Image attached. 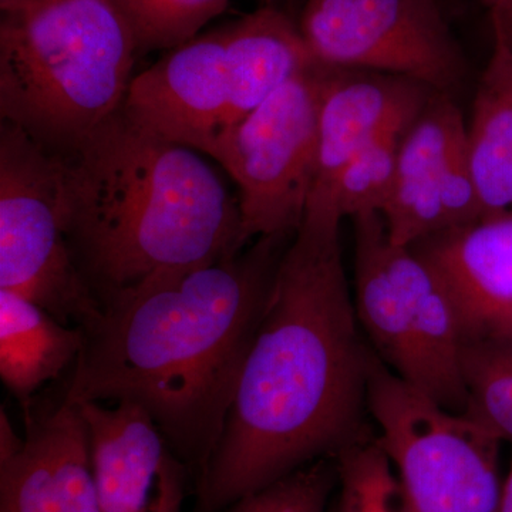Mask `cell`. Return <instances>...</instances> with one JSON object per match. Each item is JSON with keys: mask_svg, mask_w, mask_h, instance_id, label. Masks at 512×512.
<instances>
[{"mask_svg": "<svg viewBox=\"0 0 512 512\" xmlns=\"http://www.w3.org/2000/svg\"><path fill=\"white\" fill-rule=\"evenodd\" d=\"M342 214L309 200L286 247L220 443L195 484V512H221L365 439L375 352L350 291Z\"/></svg>", "mask_w": 512, "mask_h": 512, "instance_id": "obj_1", "label": "cell"}, {"mask_svg": "<svg viewBox=\"0 0 512 512\" xmlns=\"http://www.w3.org/2000/svg\"><path fill=\"white\" fill-rule=\"evenodd\" d=\"M288 235L103 306L82 329L64 399L128 402L148 416L197 484L224 431Z\"/></svg>", "mask_w": 512, "mask_h": 512, "instance_id": "obj_2", "label": "cell"}, {"mask_svg": "<svg viewBox=\"0 0 512 512\" xmlns=\"http://www.w3.org/2000/svg\"><path fill=\"white\" fill-rule=\"evenodd\" d=\"M59 158L67 237L101 306L244 249L241 208L211 165L123 106Z\"/></svg>", "mask_w": 512, "mask_h": 512, "instance_id": "obj_3", "label": "cell"}, {"mask_svg": "<svg viewBox=\"0 0 512 512\" xmlns=\"http://www.w3.org/2000/svg\"><path fill=\"white\" fill-rule=\"evenodd\" d=\"M136 56L113 0H0V117L64 156L123 106Z\"/></svg>", "mask_w": 512, "mask_h": 512, "instance_id": "obj_4", "label": "cell"}, {"mask_svg": "<svg viewBox=\"0 0 512 512\" xmlns=\"http://www.w3.org/2000/svg\"><path fill=\"white\" fill-rule=\"evenodd\" d=\"M367 412L413 512H500L501 440L483 423L441 406L376 355Z\"/></svg>", "mask_w": 512, "mask_h": 512, "instance_id": "obj_5", "label": "cell"}, {"mask_svg": "<svg viewBox=\"0 0 512 512\" xmlns=\"http://www.w3.org/2000/svg\"><path fill=\"white\" fill-rule=\"evenodd\" d=\"M0 289L77 328L92 325L103 312L67 237L59 156L5 120L0 123Z\"/></svg>", "mask_w": 512, "mask_h": 512, "instance_id": "obj_6", "label": "cell"}, {"mask_svg": "<svg viewBox=\"0 0 512 512\" xmlns=\"http://www.w3.org/2000/svg\"><path fill=\"white\" fill-rule=\"evenodd\" d=\"M355 237L353 302L380 360L423 393L456 363L460 328L446 291L412 248L390 241L383 215L350 218Z\"/></svg>", "mask_w": 512, "mask_h": 512, "instance_id": "obj_7", "label": "cell"}, {"mask_svg": "<svg viewBox=\"0 0 512 512\" xmlns=\"http://www.w3.org/2000/svg\"><path fill=\"white\" fill-rule=\"evenodd\" d=\"M333 69L296 74L232 128L220 164L241 190V244L292 237L305 218L318 170L319 113Z\"/></svg>", "mask_w": 512, "mask_h": 512, "instance_id": "obj_8", "label": "cell"}, {"mask_svg": "<svg viewBox=\"0 0 512 512\" xmlns=\"http://www.w3.org/2000/svg\"><path fill=\"white\" fill-rule=\"evenodd\" d=\"M299 29L330 69L394 74L450 96L467 77L436 0H308Z\"/></svg>", "mask_w": 512, "mask_h": 512, "instance_id": "obj_9", "label": "cell"}, {"mask_svg": "<svg viewBox=\"0 0 512 512\" xmlns=\"http://www.w3.org/2000/svg\"><path fill=\"white\" fill-rule=\"evenodd\" d=\"M382 215L390 241L399 247L483 220L467 124L450 94L434 93L404 133L392 198Z\"/></svg>", "mask_w": 512, "mask_h": 512, "instance_id": "obj_10", "label": "cell"}, {"mask_svg": "<svg viewBox=\"0 0 512 512\" xmlns=\"http://www.w3.org/2000/svg\"><path fill=\"white\" fill-rule=\"evenodd\" d=\"M227 26L170 50L131 80L123 109L170 143L220 163L228 119Z\"/></svg>", "mask_w": 512, "mask_h": 512, "instance_id": "obj_11", "label": "cell"}, {"mask_svg": "<svg viewBox=\"0 0 512 512\" xmlns=\"http://www.w3.org/2000/svg\"><path fill=\"white\" fill-rule=\"evenodd\" d=\"M79 404L87 423L100 512H184L190 468L146 410Z\"/></svg>", "mask_w": 512, "mask_h": 512, "instance_id": "obj_12", "label": "cell"}, {"mask_svg": "<svg viewBox=\"0 0 512 512\" xmlns=\"http://www.w3.org/2000/svg\"><path fill=\"white\" fill-rule=\"evenodd\" d=\"M409 248L446 291L464 345L512 340V212L443 229Z\"/></svg>", "mask_w": 512, "mask_h": 512, "instance_id": "obj_13", "label": "cell"}, {"mask_svg": "<svg viewBox=\"0 0 512 512\" xmlns=\"http://www.w3.org/2000/svg\"><path fill=\"white\" fill-rule=\"evenodd\" d=\"M0 512H100L79 404L28 417L22 446L0 460Z\"/></svg>", "mask_w": 512, "mask_h": 512, "instance_id": "obj_14", "label": "cell"}, {"mask_svg": "<svg viewBox=\"0 0 512 512\" xmlns=\"http://www.w3.org/2000/svg\"><path fill=\"white\" fill-rule=\"evenodd\" d=\"M434 93L394 74L333 69L320 106L318 170L311 197H325L360 150L390 131L409 127Z\"/></svg>", "mask_w": 512, "mask_h": 512, "instance_id": "obj_15", "label": "cell"}, {"mask_svg": "<svg viewBox=\"0 0 512 512\" xmlns=\"http://www.w3.org/2000/svg\"><path fill=\"white\" fill-rule=\"evenodd\" d=\"M316 64L299 26L272 6L228 25L227 134L292 77Z\"/></svg>", "mask_w": 512, "mask_h": 512, "instance_id": "obj_16", "label": "cell"}, {"mask_svg": "<svg viewBox=\"0 0 512 512\" xmlns=\"http://www.w3.org/2000/svg\"><path fill=\"white\" fill-rule=\"evenodd\" d=\"M83 343L82 328L0 289V379L25 409L37 390L76 363Z\"/></svg>", "mask_w": 512, "mask_h": 512, "instance_id": "obj_17", "label": "cell"}, {"mask_svg": "<svg viewBox=\"0 0 512 512\" xmlns=\"http://www.w3.org/2000/svg\"><path fill=\"white\" fill-rule=\"evenodd\" d=\"M467 153L484 218L512 204V52L494 36L467 126Z\"/></svg>", "mask_w": 512, "mask_h": 512, "instance_id": "obj_18", "label": "cell"}, {"mask_svg": "<svg viewBox=\"0 0 512 512\" xmlns=\"http://www.w3.org/2000/svg\"><path fill=\"white\" fill-rule=\"evenodd\" d=\"M335 460L339 497L330 512H413L402 481L376 437L350 444Z\"/></svg>", "mask_w": 512, "mask_h": 512, "instance_id": "obj_19", "label": "cell"}, {"mask_svg": "<svg viewBox=\"0 0 512 512\" xmlns=\"http://www.w3.org/2000/svg\"><path fill=\"white\" fill-rule=\"evenodd\" d=\"M407 128L390 131L360 150L342 168L325 197L311 198L332 201L343 218L366 212L383 214L392 198L400 144Z\"/></svg>", "mask_w": 512, "mask_h": 512, "instance_id": "obj_20", "label": "cell"}, {"mask_svg": "<svg viewBox=\"0 0 512 512\" xmlns=\"http://www.w3.org/2000/svg\"><path fill=\"white\" fill-rule=\"evenodd\" d=\"M136 42L138 55L173 50L195 39L227 9L229 0H113Z\"/></svg>", "mask_w": 512, "mask_h": 512, "instance_id": "obj_21", "label": "cell"}, {"mask_svg": "<svg viewBox=\"0 0 512 512\" xmlns=\"http://www.w3.org/2000/svg\"><path fill=\"white\" fill-rule=\"evenodd\" d=\"M336 487V464L322 458L239 498L221 512H330V497Z\"/></svg>", "mask_w": 512, "mask_h": 512, "instance_id": "obj_22", "label": "cell"}, {"mask_svg": "<svg viewBox=\"0 0 512 512\" xmlns=\"http://www.w3.org/2000/svg\"><path fill=\"white\" fill-rule=\"evenodd\" d=\"M461 367L468 394L464 413L512 444L511 370L470 345L463 346Z\"/></svg>", "mask_w": 512, "mask_h": 512, "instance_id": "obj_23", "label": "cell"}, {"mask_svg": "<svg viewBox=\"0 0 512 512\" xmlns=\"http://www.w3.org/2000/svg\"><path fill=\"white\" fill-rule=\"evenodd\" d=\"M490 10L494 36L512 52V0H498Z\"/></svg>", "mask_w": 512, "mask_h": 512, "instance_id": "obj_24", "label": "cell"}, {"mask_svg": "<svg viewBox=\"0 0 512 512\" xmlns=\"http://www.w3.org/2000/svg\"><path fill=\"white\" fill-rule=\"evenodd\" d=\"M470 346L481 350L484 355L493 359L494 362L500 363L501 366L507 367L512 372V340H507V342L470 343Z\"/></svg>", "mask_w": 512, "mask_h": 512, "instance_id": "obj_25", "label": "cell"}, {"mask_svg": "<svg viewBox=\"0 0 512 512\" xmlns=\"http://www.w3.org/2000/svg\"><path fill=\"white\" fill-rule=\"evenodd\" d=\"M500 512H512V460L510 473L503 485V498H501Z\"/></svg>", "mask_w": 512, "mask_h": 512, "instance_id": "obj_26", "label": "cell"}, {"mask_svg": "<svg viewBox=\"0 0 512 512\" xmlns=\"http://www.w3.org/2000/svg\"><path fill=\"white\" fill-rule=\"evenodd\" d=\"M480 2H483L484 5H487L488 8H493V6L495 5V3L498 2V0H480Z\"/></svg>", "mask_w": 512, "mask_h": 512, "instance_id": "obj_27", "label": "cell"}, {"mask_svg": "<svg viewBox=\"0 0 512 512\" xmlns=\"http://www.w3.org/2000/svg\"><path fill=\"white\" fill-rule=\"evenodd\" d=\"M511 212H512V204H511Z\"/></svg>", "mask_w": 512, "mask_h": 512, "instance_id": "obj_28", "label": "cell"}, {"mask_svg": "<svg viewBox=\"0 0 512 512\" xmlns=\"http://www.w3.org/2000/svg\"><path fill=\"white\" fill-rule=\"evenodd\" d=\"M268 2H272V0H268Z\"/></svg>", "mask_w": 512, "mask_h": 512, "instance_id": "obj_29", "label": "cell"}]
</instances>
